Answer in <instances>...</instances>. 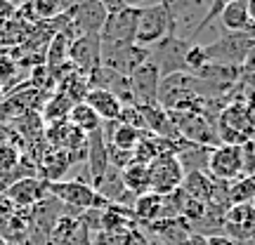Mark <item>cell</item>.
Masks as SVG:
<instances>
[{"label": "cell", "mask_w": 255, "mask_h": 245, "mask_svg": "<svg viewBox=\"0 0 255 245\" xmlns=\"http://www.w3.org/2000/svg\"><path fill=\"white\" fill-rule=\"evenodd\" d=\"M251 205H253V210H255V198H253V203H251Z\"/></svg>", "instance_id": "cell-27"}, {"label": "cell", "mask_w": 255, "mask_h": 245, "mask_svg": "<svg viewBox=\"0 0 255 245\" xmlns=\"http://www.w3.org/2000/svg\"><path fill=\"white\" fill-rule=\"evenodd\" d=\"M146 167H149V191L151 193L170 196L177 189H182L184 170L175 154L158 156L154 163H149Z\"/></svg>", "instance_id": "cell-6"}, {"label": "cell", "mask_w": 255, "mask_h": 245, "mask_svg": "<svg viewBox=\"0 0 255 245\" xmlns=\"http://www.w3.org/2000/svg\"><path fill=\"white\" fill-rule=\"evenodd\" d=\"M69 125H73L78 132H83V135L88 137L92 135V132H97V130H102V120L100 116L95 113V111L85 104V101H78V104H73L71 111H69Z\"/></svg>", "instance_id": "cell-18"}, {"label": "cell", "mask_w": 255, "mask_h": 245, "mask_svg": "<svg viewBox=\"0 0 255 245\" xmlns=\"http://www.w3.org/2000/svg\"><path fill=\"white\" fill-rule=\"evenodd\" d=\"M158 82H161V73L151 62H144L139 69L128 76V85H130V94L137 106H154L158 104Z\"/></svg>", "instance_id": "cell-10"}, {"label": "cell", "mask_w": 255, "mask_h": 245, "mask_svg": "<svg viewBox=\"0 0 255 245\" xmlns=\"http://www.w3.org/2000/svg\"><path fill=\"white\" fill-rule=\"evenodd\" d=\"M107 7V21L102 26L100 38L109 43H121V45H135L137 36V21L142 14V5L132 2H104Z\"/></svg>", "instance_id": "cell-1"}, {"label": "cell", "mask_w": 255, "mask_h": 245, "mask_svg": "<svg viewBox=\"0 0 255 245\" xmlns=\"http://www.w3.org/2000/svg\"><path fill=\"white\" fill-rule=\"evenodd\" d=\"M47 196H50L47 193V182H43L40 177H24V179L12 182L5 189V200L19 210L38 208Z\"/></svg>", "instance_id": "cell-11"}, {"label": "cell", "mask_w": 255, "mask_h": 245, "mask_svg": "<svg viewBox=\"0 0 255 245\" xmlns=\"http://www.w3.org/2000/svg\"><path fill=\"white\" fill-rule=\"evenodd\" d=\"M165 36H170V17H168L165 2L146 5L142 9V14H139V21H137L135 45L149 50L156 43H161Z\"/></svg>", "instance_id": "cell-5"}, {"label": "cell", "mask_w": 255, "mask_h": 245, "mask_svg": "<svg viewBox=\"0 0 255 245\" xmlns=\"http://www.w3.org/2000/svg\"><path fill=\"white\" fill-rule=\"evenodd\" d=\"M251 142H253V146H255V137H253V139H251Z\"/></svg>", "instance_id": "cell-28"}, {"label": "cell", "mask_w": 255, "mask_h": 245, "mask_svg": "<svg viewBox=\"0 0 255 245\" xmlns=\"http://www.w3.org/2000/svg\"><path fill=\"white\" fill-rule=\"evenodd\" d=\"M85 104L90 106L97 116H100L102 123H114V120L121 118V109H123V104L119 101V97L116 94H111V92L107 90H88V94H85Z\"/></svg>", "instance_id": "cell-15"}, {"label": "cell", "mask_w": 255, "mask_h": 245, "mask_svg": "<svg viewBox=\"0 0 255 245\" xmlns=\"http://www.w3.org/2000/svg\"><path fill=\"white\" fill-rule=\"evenodd\" d=\"M255 45V28L251 26L244 33H227L225 38L213 40L210 45H203L208 64H218V66H244L248 52Z\"/></svg>", "instance_id": "cell-2"}, {"label": "cell", "mask_w": 255, "mask_h": 245, "mask_svg": "<svg viewBox=\"0 0 255 245\" xmlns=\"http://www.w3.org/2000/svg\"><path fill=\"white\" fill-rule=\"evenodd\" d=\"M206 245H237L232 238H227L225 234H210L206 236Z\"/></svg>", "instance_id": "cell-25"}, {"label": "cell", "mask_w": 255, "mask_h": 245, "mask_svg": "<svg viewBox=\"0 0 255 245\" xmlns=\"http://www.w3.org/2000/svg\"><path fill=\"white\" fill-rule=\"evenodd\" d=\"M149 59V50L139 45H121V43H109L100 38V64L107 66L111 71L121 73V76H130V73L139 69L142 64Z\"/></svg>", "instance_id": "cell-4"}, {"label": "cell", "mask_w": 255, "mask_h": 245, "mask_svg": "<svg viewBox=\"0 0 255 245\" xmlns=\"http://www.w3.org/2000/svg\"><path fill=\"white\" fill-rule=\"evenodd\" d=\"M85 165H88V174H90L92 189L100 184L104 172L109 170V156H107V142H104V132L97 130L88 135V144H85Z\"/></svg>", "instance_id": "cell-13"}, {"label": "cell", "mask_w": 255, "mask_h": 245, "mask_svg": "<svg viewBox=\"0 0 255 245\" xmlns=\"http://www.w3.org/2000/svg\"><path fill=\"white\" fill-rule=\"evenodd\" d=\"M248 17H251V26L255 28V0L248 2Z\"/></svg>", "instance_id": "cell-26"}, {"label": "cell", "mask_w": 255, "mask_h": 245, "mask_svg": "<svg viewBox=\"0 0 255 245\" xmlns=\"http://www.w3.org/2000/svg\"><path fill=\"white\" fill-rule=\"evenodd\" d=\"M189 50L187 40H180L175 36H165L161 43H156L154 47H149V59L158 69L161 78L173 76V73H184V55Z\"/></svg>", "instance_id": "cell-8"}, {"label": "cell", "mask_w": 255, "mask_h": 245, "mask_svg": "<svg viewBox=\"0 0 255 245\" xmlns=\"http://www.w3.org/2000/svg\"><path fill=\"white\" fill-rule=\"evenodd\" d=\"M47 193L55 196L59 203L73 208L78 215H81V212H88V210H107L109 208V203L102 198L90 184L78 182V179H71V182L62 179V182L47 184Z\"/></svg>", "instance_id": "cell-3"}, {"label": "cell", "mask_w": 255, "mask_h": 245, "mask_svg": "<svg viewBox=\"0 0 255 245\" xmlns=\"http://www.w3.org/2000/svg\"><path fill=\"white\" fill-rule=\"evenodd\" d=\"M215 186H218V182L208 172H189L184 174V182H182L184 193L189 198L203 203V205H210V200L215 196Z\"/></svg>", "instance_id": "cell-17"}, {"label": "cell", "mask_w": 255, "mask_h": 245, "mask_svg": "<svg viewBox=\"0 0 255 245\" xmlns=\"http://www.w3.org/2000/svg\"><path fill=\"white\" fill-rule=\"evenodd\" d=\"M69 64L85 78L100 66V36H81L69 45Z\"/></svg>", "instance_id": "cell-12"}, {"label": "cell", "mask_w": 255, "mask_h": 245, "mask_svg": "<svg viewBox=\"0 0 255 245\" xmlns=\"http://www.w3.org/2000/svg\"><path fill=\"white\" fill-rule=\"evenodd\" d=\"M206 172L215 179V182L229 184L244 177V154H241V146H227V144H218L210 151L208 158V170Z\"/></svg>", "instance_id": "cell-9"}, {"label": "cell", "mask_w": 255, "mask_h": 245, "mask_svg": "<svg viewBox=\"0 0 255 245\" xmlns=\"http://www.w3.org/2000/svg\"><path fill=\"white\" fill-rule=\"evenodd\" d=\"M17 73V64L12 57H2L0 55V82L5 81V78H12Z\"/></svg>", "instance_id": "cell-23"}, {"label": "cell", "mask_w": 255, "mask_h": 245, "mask_svg": "<svg viewBox=\"0 0 255 245\" xmlns=\"http://www.w3.org/2000/svg\"><path fill=\"white\" fill-rule=\"evenodd\" d=\"M132 217L139 224H156L165 219V196H158V193H144V196H137L135 203H132Z\"/></svg>", "instance_id": "cell-14"}, {"label": "cell", "mask_w": 255, "mask_h": 245, "mask_svg": "<svg viewBox=\"0 0 255 245\" xmlns=\"http://www.w3.org/2000/svg\"><path fill=\"white\" fill-rule=\"evenodd\" d=\"M244 106H246L248 118H251V123L255 127V92L253 90H248V94H244Z\"/></svg>", "instance_id": "cell-24"}, {"label": "cell", "mask_w": 255, "mask_h": 245, "mask_svg": "<svg viewBox=\"0 0 255 245\" xmlns=\"http://www.w3.org/2000/svg\"><path fill=\"white\" fill-rule=\"evenodd\" d=\"M206 64H208V57H206L203 45H199V43L189 45L187 55H184V73H196L199 69H203Z\"/></svg>", "instance_id": "cell-22"}, {"label": "cell", "mask_w": 255, "mask_h": 245, "mask_svg": "<svg viewBox=\"0 0 255 245\" xmlns=\"http://www.w3.org/2000/svg\"><path fill=\"white\" fill-rule=\"evenodd\" d=\"M121 177H123V184L126 189L130 191V196H144L149 193V167L142 163H132L128 165L126 170H121Z\"/></svg>", "instance_id": "cell-19"}, {"label": "cell", "mask_w": 255, "mask_h": 245, "mask_svg": "<svg viewBox=\"0 0 255 245\" xmlns=\"http://www.w3.org/2000/svg\"><path fill=\"white\" fill-rule=\"evenodd\" d=\"M73 101L62 94V92H55L52 94V99L47 101L45 106H43V123L47 125H52V123H62V120L69 118V111H71Z\"/></svg>", "instance_id": "cell-21"}, {"label": "cell", "mask_w": 255, "mask_h": 245, "mask_svg": "<svg viewBox=\"0 0 255 245\" xmlns=\"http://www.w3.org/2000/svg\"><path fill=\"white\" fill-rule=\"evenodd\" d=\"M255 198V177H239L227 184V200L229 205H246Z\"/></svg>", "instance_id": "cell-20"}, {"label": "cell", "mask_w": 255, "mask_h": 245, "mask_svg": "<svg viewBox=\"0 0 255 245\" xmlns=\"http://www.w3.org/2000/svg\"><path fill=\"white\" fill-rule=\"evenodd\" d=\"M220 24L227 28L229 33H244L251 28V17H248V2L246 0H229L220 12Z\"/></svg>", "instance_id": "cell-16"}, {"label": "cell", "mask_w": 255, "mask_h": 245, "mask_svg": "<svg viewBox=\"0 0 255 245\" xmlns=\"http://www.w3.org/2000/svg\"><path fill=\"white\" fill-rule=\"evenodd\" d=\"M170 118H173L180 139H184V142L208 146V149L220 144L218 132H215V123L210 118H206L203 113H170Z\"/></svg>", "instance_id": "cell-7"}]
</instances>
